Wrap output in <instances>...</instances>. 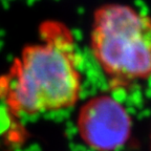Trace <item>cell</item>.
Segmentation results:
<instances>
[{"label":"cell","mask_w":151,"mask_h":151,"mask_svg":"<svg viewBox=\"0 0 151 151\" xmlns=\"http://www.w3.org/2000/svg\"><path fill=\"white\" fill-rule=\"evenodd\" d=\"M82 75L75 39L59 22L40 26L28 44L0 76V100L17 114L37 116L73 107L80 98Z\"/></svg>","instance_id":"cell-1"},{"label":"cell","mask_w":151,"mask_h":151,"mask_svg":"<svg viewBox=\"0 0 151 151\" xmlns=\"http://www.w3.org/2000/svg\"><path fill=\"white\" fill-rule=\"evenodd\" d=\"M90 48L109 82L127 86L151 78V17L120 3L93 13Z\"/></svg>","instance_id":"cell-2"},{"label":"cell","mask_w":151,"mask_h":151,"mask_svg":"<svg viewBox=\"0 0 151 151\" xmlns=\"http://www.w3.org/2000/svg\"><path fill=\"white\" fill-rule=\"evenodd\" d=\"M77 126L81 139L91 149L114 151L128 141L132 122L120 102L109 96H99L81 107Z\"/></svg>","instance_id":"cell-3"}]
</instances>
